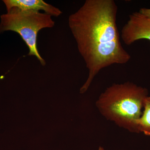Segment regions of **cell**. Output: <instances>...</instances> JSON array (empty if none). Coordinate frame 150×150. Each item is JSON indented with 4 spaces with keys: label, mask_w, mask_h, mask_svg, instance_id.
Segmentation results:
<instances>
[{
    "label": "cell",
    "mask_w": 150,
    "mask_h": 150,
    "mask_svg": "<svg viewBox=\"0 0 150 150\" xmlns=\"http://www.w3.org/2000/svg\"><path fill=\"white\" fill-rule=\"evenodd\" d=\"M51 17L45 13L13 8L1 16L0 33L11 30L18 33L28 47V55L35 56L41 65L44 66L46 61L38 49V34L41 29L54 27L55 22Z\"/></svg>",
    "instance_id": "obj_3"
},
{
    "label": "cell",
    "mask_w": 150,
    "mask_h": 150,
    "mask_svg": "<svg viewBox=\"0 0 150 150\" xmlns=\"http://www.w3.org/2000/svg\"><path fill=\"white\" fill-rule=\"evenodd\" d=\"M121 38L128 46L142 39L150 41V18L139 11L133 13L122 28Z\"/></svg>",
    "instance_id": "obj_4"
},
{
    "label": "cell",
    "mask_w": 150,
    "mask_h": 150,
    "mask_svg": "<svg viewBox=\"0 0 150 150\" xmlns=\"http://www.w3.org/2000/svg\"><path fill=\"white\" fill-rule=\"evenodd\" d=\"M98 150H104V149L102 147L100 146Z\"/></svg>",
    "instance_id": "obj_8"
},
{
    "label": "cell",
    "mask_w": 150,
    "mask_h": 150,
    "mask_svg": "<svg viewBox=\"0 0 150 150\" xmlns=\"http://www.w3.org/2000/svg\"><path fill=\"white\" fill-rule=\"evenodd\" d=\"M148 95L147 89L130 82L114 84L100 96L96 106L107 119L130 132L139 133L137 122Z\"/></svg>",
    "instance_id": "obj_2"
},
{
    "label": "cell",
    "mask_w": 150,
    "mask_h": 150,
    "mask_svg": "<svg viewBox=\"0 0 150 150\" xmlns=\"http://www.w3.org/2000/svg\"><path fill=\"white\" fill-rule=\"evenodd\" d=\"M139 12L144 16L150 18V8H143L140 9Z\"/></svg>",
    "instance_id": "obj_7"
},
{
    "label": "cell",
    "mask_w": 150,
    "mask_h": 150,
    "mask_svg": "<svg viewBox=\"0 0 150 150\" xmlns=\"http://www.w3.org/2000/svg\"><path fill=\"white\" fill-rule=\"evenodd\" d=\"M144 110L137 122L139 132H142L146 136H150V96L145 98Z\"/></svg>",
    "instance_id": "obj_6"
},
{
    "label": "cell",
    "mask_w": 150,
    "mask_h": 150,
    "mask_svg": "<svg viewBox=\"0 0 150 150\" xmlns=\"http://www.w3.org/2000/svg\"><path fill=\"white\" fill-rule=\"evenodd\" d=\"M118 9L113 0H86L69 16V27L88 70L81 93L87 91L103 69L126 64L131 59L120 41L116 24Z\"/></svg>",
    "instance_id": "obj_1"
},
{
    "label": "cell",
    "mask_w": 150,
    "mask_h": 150,
    "mask_svg": "<svg viewBox=\"0 0 150 150\" xmlns=\"http://www.w3.org/2000/svg\"><path fill=\"white\" fill-rule=\"evenodd\" d=\"M3 2L7 11L13 8H16L23 11H43L51 16L59 17L62 13V11L58 8L43 0H4Z\"/></svg>",
    "instance_id": "obj_5"
}]
</instances>
